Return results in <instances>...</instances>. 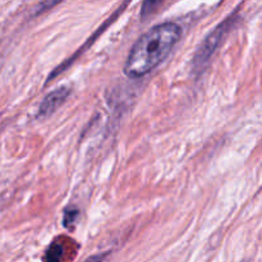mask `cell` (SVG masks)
<instances>
[{
  "label": "cell",
  "mask_w": 262,
  "mask_h": 262,
  "mask_svg": "<svg viewBox=\"0 0 262 262\" xmlns=\"http://www.w3.org/2000/svg\"><path fill=\"white\" fill-rule=\"evenodd\" d=\"M69 94H71V90L66 86L60 87V89L58 90H54L53 92H50V94L43 99L40 107H38V118L49 117V115L53 114L55 110H58L59 107L66 102Z\"/></svg>",
  "instance_id": "3957f363"
},
{
  "label": "cell",
  "mask_w": 262,
  "mask_h": 262,
  "mask_svg": "<svg viewBox=\"0 0 262 262\" xmlns=\"http://www.w3.org/2000/svg\"><path fill=\"white\" fill-rule=\"evenodd\" d=\"M182 30L177 23L164 22L143 33L130 49L124 64L129 78H141L156 68L179 41Z\"/></svg>",
  "instance_id": "6da1fadb"
},
{
  "label": "cell",
  "mask_w": 262,
  "mask_h": 262,
  "mask_svg": "<svg viewBox=\"0 0 262 262\" xmlns=\"http://www.w3.org/2000/svg\"><path fill=\"white\" fill-rule=\"evenodd\" d=\"M77 215H78V211H76V210H74V211H67L66 216H64V225H66V227H68V225L73 224V222H74V219L77 217Z\"/></svg>",
  "instance_id": "52a82bcc"
},
{
  "label": "cell",
  "mask_w": 262,
  "mask_h": 262,
  "mask_svg": "<svg viewBox=\"0 0 262 262\" xmlns=\"http://www.w3.org/2000/svg\"><path fill=\"white\" fill-rule=\"evenodd\" d=\"M63 253V247H61L59 243H53V245L46 250L45 256H43V262H61Z\"/></svg>",
  "instance_id": "277c9868"
},
{
  "label": "cell",
  "mask_w": 262,
  "mask_h": 262,
  "mask_svg": "<svg viewBox=\"0 0 262 262\" xmlns=\"http://www.w3.org/2000/svg\"><path fill=\"white\" fill-rule=\"evenodd\" d=\"M230 23H232V19H227L222 23V25L217 26L211 33L206 37V40L204 41L201 46H200L199 51L194 55V68L200 69L204 67V64L206 63L210 59V56L214 54V51L216 50V48L219 46L220 41L224 37V35L227 33V31L230 28Z\"/></svg>",
  "instance_id": "7a4b0ae2"
},
{
  "label": "cell",
  "mask_w": 262,
  "mask_h": 262,
  "mask_svg": "<svg viewBox=\"0 0 262 262\" xmlns=\"http://www.w3.org/2000/svg\"><path fill=\"white\" fill-rule=\"evenodd\" d=\"M161 3H163V0H143L142 9H141V17L146 18L152 14Z\"/></svg>",
  "instance_id": "5b68a950"
},
{
  "label": "cell",
  "mask_w": 262,
  "mask_h": 262,
  "mask_svg": "<svg viewBox=\"0 0 262 262\" xmlns=\"http://www.w3.org/2000/svg\"><path fill=\"white\" fill-rule=\"evenodd\" d=\"M60 2H61V0H43V2L40 4V7H38L37 13L45 12V10L50 9V8H53L54 5L59 4Z\"/></svg>",
  "instance_id": "8992f818"
}]
</instances>
